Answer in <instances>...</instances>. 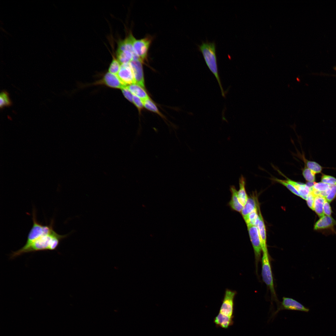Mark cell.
<instances>
[{
	"label": "cell",
	"mask_w": 336,
	"mask_h": 336,
	"mask_svg": "<svg viewBox=\"0 0 336 336\" xmlns=\"http://www.w3.org/2000/svg\"><path fill=\"white\" fill-rule=\"evenodd\" d=\"M136 83L144 87V78L142 63L139 60H133L130 63Z\"/></svg>",
	"instance_id": "8fae6325"
},
{
	"label": "cell",
	"mask_w": 336,
	"mask_h": 336,
	"mask_svg": "<svg viewBox=\"0 0 336 336\" xmlns=\"http://www.w3.org/2000/svg\"><path fill=\"white\" fill-rule=\"evenodd\" d=\"M32 220L33 224L28 233L26 244H29L40 237L51 233L54 231L53 228V221L49 225H43L39 222L36 218L35 210H33Z\"/></svg>",
	"instance_id": "5b68a950"
},
{
	"label": "cell",
	"mask_w": 336,
	"mask_h": 336,
	"mask_svg": "<svg viewBox=\"0 0 336 336\" xmlns=\"http://www.w3.org/2000/svg\"><path fill=\"white\" fill-rule=\"evenodd\" d=\"M302 174L304 178L307 182H315L316 174L306 166L303 169Z\"/></svg>",
	"instance_id": "d4e9b609"
},
{
	"label": "cell",
	"mask_w": 336,
	"mask_h": 336,
	"mask_svg": "<svg viewBox=\"0 0 336 336\" xmlns=\"http://www.w3.org/2000/svg\"><path fill=\"white\" fill-rule=\"evenodd\" d=\"M330 185L322 182L316 183L314 182V189L320 192H323L328 190L330 187Z\"/></svg>",
	"instance_id": "4316f807"
},
{
	"label": "cell",
	"mask_w": 336,
	"mask_h": 336,
	"mask_svg": "<svg viewBox=\"0 0 336 336\" xmlns=\"http://www.w3.org/2000/svg\"><path fill=\"white\" fill-rule=\"evenodd\" d=\"M117 75L121 82L127 86L136 83L133 71L130 63L121 64Z\"/></svg>",
	"instance_id": "9c48e42d"
},
{
	"label": "cell",
	"mask_w": 336,
	"mask_h": 336,
	"mask_svg": "<svg viewBox=\"0 0 336 336\" xmlns=\"http://www.w3.org/2000/svg\"><path fill=\"white\" fill-rule=\"evenodd\" d=\"M335 69L336 70V67L335 68Z\"/></svg>",
	"instance_id": "836d02e7"
},
{
	"label": "cell",
	"mask_w": 336,
	"mask_h": 336,
	"mask_svg": "<svg viewBox=\"0 0 336 336\" xmlns=\"http://www.w3.org/2000/svg\"><path fill=\"white\" fill-rule=\"evenodd\" d=\"M124 97L129 101L133 103V95L126 87L122 89Z\"/></svg>",
	"instance_id": "d6a6232c"
},
{
	"label": "cell",
	"mask_w": 336,
	"mask_h": 336,
	"mask_svg": "<svg viewBox=\"0 0 336 336\" xmlns=\"http://www.w3.org/2000/svg\"><path fill=\"white\" fill-rule=\"evenodd\" d=\"M152 38L147 37L137 40L133 36L132 38V44L135 53L143 63L147 61L148 50L152 42Z\"/></svg>",
	"instance_id": "52a82bcc"
},
{
	"label": "cell",
	"mask_w": 336,
	"mask_h": 336,
	"mask_svg": "<svg viewBox=\"0 0 336 336\" xmlns=\"http://www.w3.org/2000/svg\"><path fill=\"white\" fill-rule=\"evenodd\" d=\"M259 221L258 225L259 236L261 245L262 251L263 253L268 252L266 242V233L265 225L262 215L259 210Z\"/></svg>",
	"instance_id": "7c38bea8"
},
{
	"label": "cell",
	"mask_w": 336,
	"mask_h": 336,
	"mask_svg": "<svg viewBox=\"0 0 336 336\" xmlns=\"http://www.w3.org/2000/svg\"><path fill=\"white\" fill-rule=\"evenodd\" d=\"M336 225V221L330 216L324 215L315 223V230H320L331 228Z\"/></svg>",
	"instance_id": "4fadbf2b"
},
{
	"label": "cell",
	"mask_w": 336,
	"mask_h": 336,
	"mask_svg": "<svg viewBox=\"0 0 336 336\" xmlns=\"http://www.w3.org/2000/svg\"><path fill=\"white\" fill-rule=\"evenodd\" d=\"M245 179L241 175L239 180V189L237 191V195L239 202L243 206L245 204L248 198L245 190Z\"/></svg>",
	"instance_id": "ac0fdd59"
},
{
	"label": "cell",
	"mask_w": 336,
	"mask_h": 336,
	"mask_svg": "<svg viewBox=\"0 0 336 336\" xmlns=\"http://www.w3.org/2000/svg\"><path fill=\"white\" fill-rule=\"evenodd\" d=\"M198 47L199 50L203 54L207 65L217 81L222 96L225 97V92L222 86L218 73L215 43L207 41L203 42L201 44L198 45Z\"/></svg>",
	"instance_id": "3957f363"
},
{
	"label": "cell",
	"mask_w": 336,
	"mask_h": 336,
	"mask_svg": "<svg viewBox=\"0 0 336 336\" xmlns=\"http://www.w3.org/2000/svg\"><path fill=\"white\" fill-rule=\"evenodd\" d=\"M68 234L61 235L55 231L42 236L32 242L25 245L17 251L13 252L11 258H14L25 253L40 250H54L58 246L60 241Z\"/></svg>",
	"instance_id": "6da1fadb"
},
{
	"label": "cell",
	"mask_w": 336,
	"mask_h": 336,
	"mask_svg": "<svg viewBox=\"0 0 336 336\" xmlns=\"http://www.w3.org/2000/svg\"><path fill=\"white\" fill-rule=\"evenodd\" d=\"M236 291L226 289L219 312L214 319L216 326L227 329L234 323V300Z\"/></svg>",
	"instance_id": "7a4b0ae2"
},
{
	"label": "cell",
	"mask_w": 336,
	"mask_h": 336,
	"mask_svg": "<svg viewBox=\"0 0 336 336\" xmlns=\"http://www.w3.org/2000/svg\"><path fill=\"white\" fill-rule=\"evenodd\" d=\"M250 239L254 253L256 272L259 262L261 259L262 251L258 227L254 225L247 226Z\"/></svg>",
	"instance_id": "ba28073f"
},
{
	"label": "cell",
	"mask_w": 336,
	"mask_h": 336,
	"mask_svg": "<svg viewBox=\"0 0 336 336\" xmlns=\"http://www.w3.org/2000/svg\"><path fill=\"white\" fill-rule=\"evenodd\" d=\"M284 176V175L282 174ZM286 181L293 185L299 192L300 197L306 200L307 196L310 192V188L306 185L301 182H296L288 178L286 176Z\"/></svg>",
	"instance_id": "5bb4252c"
},
{
	"label": "cell",
	"mask_w": 336,
	"mask_h": 336,
	"mask_svg": "<svg viewBox=\"0 0 336 336\" xmlns=\"http://www.w3.org/2000/svg\"><path fill=\"white\" fill-rule=\"evenodd\" d=\"M325 200L324 197L320 195L316 196L315 197L314 211L320 217L324 215L323 207Z\"/></svg>",
	"instance_id": "d6986e66"
},
{
	"label": "cell",
	"mask_w": 336,
	"mask_h": 336,
	"mask_svg": "<svg viewBox=\"0 0 336 336\" xmlns=\"http://www.w3.org/2000/svg\"><path fill=\"white\" fill-rule=\"evenodd\" d=\"M321 182L333 185L336 184V178L332 176L323 174L321 176Z\"/></svg>",
	"instance_id": "f1b7e54d"
},
{
	"label": "cell",
	"mask_w": 336,
	"mask_h": 336,
	"mask_svg": "<svg viewBox=\"0 0 336 336\" xmlns=\"http://www.w3.org/2000/svg\"><path fill=\"white\" fill-rule=\"evenodd\" d=\"M230 190L231 193V198L229 203V205L233 210L241 212L243 206L239 202L237 195V191L234 185L230 187Z\"/></svg>",
	"instance_id": "9a60e30c"
},
{
	"label": "cell",
	"mask_w": 336,
	"mask_h": 336,
	"mask_svg": "<svg viewBox=\"0 0 336 336\" xmlns=\"http://www.w3.org/2000/svg\"><path fill=\"white\" fill-rule=\"evenodd\" d=\"M304 159L305 160L306 166L310 170L315 174L320 173L322 170V167L317 163L312 161H308Z\"/></svg>",
	"instance_id": "7402d4cb"
},
{
	"label": "cell",
	"mask_w": 336,
	"mask_h": 336,
	"mask_svg": "<svg viewBox=\"0 0 336 336\" xmlns=\"http://www.w3.org/2000/svg\"><path fill=\"white\" fill-rule=\"evenodd\" d=\"M94 84H104L112 88L121 89L127 86L121 82L117 75L109 72L106 73L101 79Z\"/></svg>",
	"instance_id": "30bf717a"
},
{
	"label": "cell",
	"mask_w": 336,
	"mask_h": 336,
	"mask_svg": "<svg viewBox=\"0 0 336 336\" xmlns=\"http://www.w3.org/2000/svg\"><path fill=\"white\" fill-rule=\"evenodd\" d=\"M261 275L264 282L268 287L272 299L277 303H280L277 299L273 283V278L269 258L268 252L263 253L262 258Z\"/></svg>",
	"instance_id": "277c9868"
},
{
	"label": "cell",
	"mask_w": 336,
	"mask_h": 336,
	"mask_svg": "<svg viewBox=\"0 0 336 336\" xmlns=\"http://www.w3.org/2000/svg\"><path fill=\"white\" fill-rule=\"evenodd\" d=\"M133 103L137 107L139 112H140L144 107L143 101L140 98L133 95Z\"/></svg>",
	"instance_id": "f546056e"
},
{
	"label": "cell",
	"mask_w": 336,
	"mask_h": 336,
	"mask_svg": "<svg viewBox=\"0 0 336 336\" xmlns=\"http://www.w3.org/2000/svg\"><path fill=\"white\" fill-rule=\"evenodd\" d=\"M257 207L256 202L254 197L251 196L248 197L247 200L241 212L244 220L251 212L257 208Z\"/></svg>",
	"instance_id": "e0dca14e"
},
{
	"label": "cell",
	"mask_w": 336,
	"mask_h": 336,
	"mask_svg": "<svg viewBox=\"0 0 336 336\" xmlns=\"http://www.w3.org/2000/svg\"><path fill=\"white\" fill-rule=\"evenodd\" d=\"M244 220L247 226L252 225L257 226L259 221V217L257 213V208L251 212Z\"/></svg>",
	"instance_id": "ffe728a7"
},
{
	"label": "cell",
	"mask_w": 336,
	"mask_h": 336,
	"mask_svg": "<svg viewBox=\"0 0 336 336\" xmlns=\"http://www.w3.org/2000/svg\"><path fill=\"white\" fill-rule=\"evenodd\" d=\"M315 197V196L310 191L306 200L308 207L313 211Z\"/></svg>",
	"instance_id": "4dcf8cb0"
},
{
	"label": "cell",
	"mask_w": 336,
	"mask_h": 336,
	"mask_svg": "<svg viewBox=\"0 0 336 336\" xmlns=\"http://www.w3.org/2000/svg\"><path fill=\"white\" fill-rule=\"evenodd\" d=\"M283 310L300 311L306 312L309 311V308L305 307L297 301L292 298L284 297L282 298V302H280L277 306L276 310L272 312L269 320H273L279 311Z\"/></svg>",
	"instance_id": "8992f818"
},
{
	"label": "cell",
	"mask_w": 336,
	"mask_h": 336,
	"mask_svg": "<svg viewBox=\"0 0 336 336\" xmlns=\"http://www.w3.org/2000/svg\"><path fill=\"white\" fill-rule=\"evenodd\" d=\"M323 212L324 214L330 216L332 214V211L329 203L325 200L323 205Z\"/></svg>",
	"instance_id": "1f68e13d"
},
{
	"label": "cell",
	"mask_w": 336,
	"mask_h": 336,
	"mask_svg": "<svg viewBox=\"0 0 336 336\" xmlns=\"http://www.w3.org/2000/svg\"><path fill=\"white\" fill-rule=\"evenodd\" d=\"M113 59L109 68V72L117 74L121 66V64L115 56L112 55Z\"/></svg>",
	"instance_id": "603a6c76"
},
{
	"label": "cell",
	"mask_w": 336,
	"mask_h": 336,
	"mask_svg": "<svg viewBox=\"0 0 336 336\" xmlns=\"http://www.w3.org/2000/svg\"><path fill=\"white\" fill-rule=\"evenodd\" d=\"M336 197V184L330 185L329 193L325 197V199L329 203L332 202Z\"/></svg>",
	"instance_id": "83f0119b"
},
{
	"label": "cell",
	"mask_w": 336,
	"mask_h": 336,
	"mask_svg": "<svg viewBox=\"0 0 336 336\" xmlns=\"http://www.w3.org/2000/svg\"><path fill=\"white\" fill-rule=\"evenodd\" d=\"M273 180L275 181L278 182L285 186L287 189L295 195L300 197L299 192L295 187L290 184L287 182L286 180H280L277 178H274Z\"/></svg>",
	"instance_id": "484cf974"
},
{
	"label": "cell",
	"mask_w": 336,
	"mask_h": 336,
	"mask_svg": "<svg viewBox=\"0 0 336 336\" xmlns=\"http://www.w3.org/2000/svg\"><path fill=\"white\" fill-rule=\"evenodd\" d=\"M12 105L11 101L7 92L3 91L1 92L0 96V107L2 108L4 106H8Z\"/></svg>",
	"instance_id": "cb8c5ba5"
},
{
	"label": "cell",
	"mask_w": 336,
	"mask_h": 336,
	"mask_svg": "<svg viewBox=\"0 0 336 336\" xmlns=\"http://www.w3.org/2000/svg\"><path fill=\"white\" fill-rule=\"evenodd\" d=\"M144 107L147 110L157 113L161 117L163 115L159 112L157 107L154 102L149 98L143 100Z\"/></svg>",
	"instance_id": "44dd1931"
},
{
	"label": "cell",
	"mask_w": 336,
	"mask_h": 336,
	"mask_svg": "<svg viewBox=\"0 0 336 336\" xmlns=\"http://www.w3.org/2000/svg\"><path fill=\"white\" fill-rule=\"evenodd\" d=\"M126 87L133 95L140 98L143 101L149 98L147 92L144 89V87L136 83L132 84L127 86Z\"/></svg>",
	"instance_id": "2e32d148"
}]
</instances>
